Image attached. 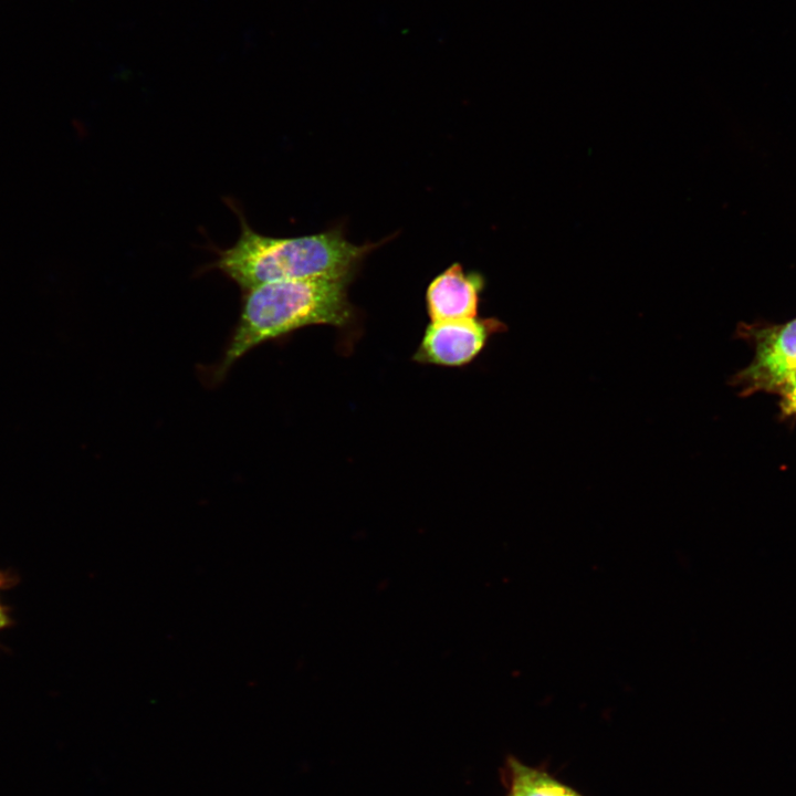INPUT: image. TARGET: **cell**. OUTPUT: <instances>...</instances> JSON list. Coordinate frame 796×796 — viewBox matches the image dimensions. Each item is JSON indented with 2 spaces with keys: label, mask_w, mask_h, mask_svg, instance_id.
<instances>
[{
  "label": "cell",
  "mask_w": 796,
  "mask_h": 796,
  "mask_svg": "<svg viewBox=\"0 0 796 796\" xmlns=\"http://www.w3.org/2000/svg\"><path fill=\"white\" fill-rule=\"evenodd\" d=\"M504 325L495 318L431 322L415 353L422 364L459 367L472 362Z\"/></svg>",
  "instance_id": "3"
},
{
  "label": "cell",
  "mask_w": 796,
  "mask_h": 796,
  "mask_svg": "<svg viewBox=\"0 0 796 796\" xmlns=\"http://www.w3.org/2000/svg\"><path fill=\"white\" fill-rule=\"evenodd\" d=\"M483 279L454 263L436 276L426 293L431 322L460 321L476 317Z\"/></svg>",
  "instance_id": "5"
},
{
  "label": "cell",
  "mask_w": 796,
  "mask_h": 796,
  "mask_svg": "<svg viewBox=\"0 0 796 796\" xmlns=\"http://www.w3.org/2000/svg\"><path fill=\"white\" fill-rule=\"evenodd\" d=\"M782 396L796 394V367L792 369L777 388Z\"/></svg>",
  "instance_id": "8"
},
{
  "label": "cell",
  "mask_w": 796,
  "mask_h": 796,
  "mask_svg": "<svg viewBox=\"0 0 796 796\" xmlns=\"http://www.w3.org/2000/svg\"><path fill=\"white\" fill-rule=\"evenodd\" d=\"M352 277L316 276L259 285L247 292L239 321L214 374L218 378L260 344L308 325H346Z\"/></svg>",
  "instance_id": "2"
},
{
  "label": "cell",
  "mask_w": 796,
  "mask_h": 796,
  "mask_svg": "<svg viewBox=\"0 0 796 796\" xmlns=\"http://www.w3.org/2000/svg\"><path fill=\"white\" fill-rule=\"evenodd\" d=\"M796 367V318L758 331L755 356L737 378L743 389L777 390L785 376Z\"/></svg>",
  "instance_id": "4"
},
{
  "label": "cell",
  "mask_w": 796,
  "mask_h": 796,
  "mask_svg": "<svg viewBox=\"0 0 796 796\" xmlns=\"http://www.w3.org/2000/svg\"><path fill=\"white\" fill-rule=\"evenodd\" d=\"M376 244L350 243L338 229L315 234L275 238L254 231L241 217V233L233 245L219 250L212 264L243 292L262 284L353 274Z\"/></svg>",
  "instance_id": "1"
},
{
  "label": "cell",
  "mask_w": 796,
  "mask_h": 796,
  "mask_svg": "<svg viewBox=\"0 0 796 796\" xmlns=\"http://www.w3.org/2000/svg\"><path fill=\"white\" fill-rule=\"evenodd\" d=\"M509 796H583L546 772L530 767L519 760L507 761Z\"/></svg>",
  "instance_id": "6"
},
{
  "label": "cell",
  "mask_w": 796,
  "mask_h": 796,
  "mask_svg": "<svg viewBox=\"0 0 796 796\" xmlns=\"http://www.w3.org/2000/svg\"><path fill=\"white\" fill-rule=\"evenodd\" d=\"M783 408L787 413H796V394L783 396Z\"/></svg>",
  "instance_id": "9"
},
{
  "label": "cell",
  "mask_w": 796,
  "mask_h": 796,
  "mask_svg": "<svg viewBox=\"0 0 796 796\" xmlns=\"http://www.w3.org/2000/svg\"><path fill=\"white\" fill-rule=\"evenodd\" d=\"M14 576L8 572H0V590L8 588L14 584ZM12 625V618L10 617L9 608L3 605L0 600V630Z\"/></svg>",
  "instance_id": "7"
}]
</instances>
